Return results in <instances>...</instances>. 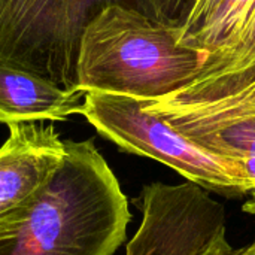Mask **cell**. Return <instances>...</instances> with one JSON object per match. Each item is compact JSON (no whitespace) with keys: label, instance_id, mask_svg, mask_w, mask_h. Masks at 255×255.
<instances>
[{"label":"cell","instance_id":"cell-11","mask_svg":"<svg viewBox=\"0 0 255 255\" xmlns=\"http://www.w3.org/2000/svg\"><path fill=\"white\" fill-rule=\"evenodd\" d=\"M200 255H255V239L250 245H245L242 248H235L227 241V235L224 230Z\"/></svg>","mask_w":255,"mask_h":255},{"label":"cell","instance_id":"cell-8","mask_svg":"<svg viewBox=\"0 0 255 255\" xmlns=\"http://www.w3.org/2000/svg\"><path fill=\"white\" fill-rule=\"evenodd\" d=\"M255 78V10L242 30L205 55L196 79L175 94L155 100L203 102L221 97Z\"/></svg>","mask_w":255,"mask_h":255},{"label":"cell","instance_id":"cell-14","mask_svg":"<svg viewBox=\"0 0 255 255\" xmlns=\"http://www.w3.org/2000/svg\"><path fill=\"white\" fill-rule=\"evenodd\" d=\"M253 197H255V193H254V194H253Z\"/></svg>","mask_w":255,"mask_h":255},{"label":"cell","instance_id":"cell-9","mask_svg":"<svg viewBox=\"0 0 255 255\" xmlns=\"http://www.w3.org/2000/svg\"><path fill=\"white\" fill-rule=\"evenodd\" d=\"M254 10L255 0H224L214 16L184 43L208 54L224 42L233 39Z\"/></svg>","mask_w":255,"mask_h":255},{"label":"cell","instance_id":"cell-2","mask_svg":"<svg viewBox=\"0 0 255 255\" xmlns=\"http://www.w3.org/2000/svg\"><path fill=\"white\" fill-rule=\"evenodd\" d=\"M181 39L179 24L111 4L84 31L79 90L140 100L175 94L196 79L206 55Z\"/></svg>","mask_w":255,"mask_h":255},{"label":"cell","instance_id":"cell-1","mask_svg":"<svg viewBox=\"0 0 255 255\" xmlns=\"http://www.w3.org/2000/svg\"><path fill=\"white\" fill-rule=\"evenodd\" d=\"M130 220L127 197L93 140H64L45 193L0 239V255H114Z\"/></svg>","mask_w":255,"mask_h":255},{"label":"cell","instance_id":"cell-12","mask_svg":"<svg viewBox=\"0 0 255 255\" xmlns=\"http://www.w3.org/2000/svg\"><path fill=\"white\" fill-rule=\"evenodd\" d=\"M164 18L173 24H182L194 0H160Z\"/></svg>","mask_w":255,"mask_h":255},{"label":"cell","instance_id":"cell-10","mask_svg":"<svg viewBox=\"0 0 255 255\" xmlns=\"http://www.w3.org/2000/svg\"><path fill=\"white\" fill-rule=\"evenodd\" d=\"M224 0H194L188 15L181 24L182 28V42H185L194 31H197L202 25H205Z\"/></svg>","mask_w":255,"mask_h":255},{"label":"cell","instance_id":"cell-6","mask_svg":"<svg viewBox=\"0 0 255 255\" xmlns=\"http://www.w3.org/2000/svg\"><path fill=\"white\" fill-rule=\"evenodd\" d=\"M0 148V239L27 220L64 155V140L52 126L19 123Z\"/></svg>","mask_w":255,"mask_h":255},{"label":"cell","instance_id":"cell-4","mask_svg":"<svg viewBox=\"0 0 255 255\" xmlns=\"http://www.w3.org/2000/svg\"><path fill=\"white\" fill-rule=\"evenodd\" d=\"M81 115L123 151L160 161L205 190L226 196L255 191L239 164L203 149L166 120L148 112L140 99L85 91Z\"/></svg>","mask_w":255,"mask_h":255},{"label":"cell","instance_id":"cell-13","mask_svg":"<svg viewBox=\"0 0 255 255\" xmlns=\"http://www.w3.org/2000/svg\"><path fill=\"white\" fill-rule=\"evenodd\" d=\"M244 211H245L247 214L255 215V197H253L251 200H248V202L244 205Z\"/></svg>","mask_w":255,"mask_h":255},{"label":"cell","instance_id":"cell-5","mask_svg":"<svg viewBox=\"0 0 255 255\" xmlns=\"http://www.w3.org/2000/svg\"><path fill=\"white\" fill-rule=\"evenodd\" d=\"M140 209L126 255H200L226 230L223 205L193 182L146 185Z\"/></svg>","mask_w":255,"mask_h":255},{"label":"cell","instance_id":"cell-7","mask_svg":"<svg viewBox=\"0 0 255 255\" xmlns=\"http://www.w3.org/2000/svg\"><path fill=\"white\" fill-rule=\"evenodd\" d=\"M85 91L61 90L55 84L0 64V123L64 121L82 114Z\"/></svg>","mask_w":255,"mask_h":255},{"label":"cell","instance_id":"cell-3","mask_svg":"<svg viewBox=\"0 0 255 255\" xmlns=\"http://www.w3.org/2000/svg\"><path fill=\"white\" fill-rule=\"evenodd\" d=\"M111 4L167 21L160 0H0V64L82 91L78 63L84 31Z\"/></svg>","mask_w":255,"mask_h":255}]
</instances>
